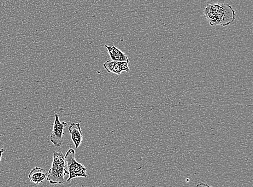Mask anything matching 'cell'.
I'll list each match as a JSON object with an SVG mask.
<instances>
[{
    "label": "cell",
    "instance_id": "cell-9",
    "mask_svg": "<svg viewBox=\"0 0 253 187\" xmlns=\"http://www.w3.org/2000/svg\"><path fill=\"white\" fill-rule=\"evenodd\" d=\"M195 187H214L204 183H199Z\"/></svg>",
    "mask_w": 253,
    "mask_h": 187
},
{
    "label": "cell",
    "instance_id": "cell-2",
    "mask_svg": "<svg viewBox=\"0 0 253 187\" xmlns=\"http://www.w3.org/2000/svg\"><path fill=\"white\" fill-rule=\"evenodd\" d=\"M66 167L65 155L62 151L53 152L52 166L49 169L47 180L51 184H63L66 182V175H69Z\"/></svg>",
    "mask_w": 253,
    "mask_h": 187
},
{
    "label": "cell",
    "instance_id": "cell-5",
    "mask_svg": "<svg viewBox=\"0 0 253 187\" xmlns=\"http://www.w3.org/2000/svg\"><path fill=\"white\" fill-rule=\"evenodd\" d=\"M104 69L108 73H114L120 76L123 72H130V68L128 63L108 60L103 64Z\"/></svg>",
    "mask_w": 253,
    "mask_h": 187
},
{
    "label": "cell",
    "instance_id": "cell-1",
    "mask_svg": "<svg viewBox=\"0 0 253 187\" xmlns=\"http://www.w3.org/2000/svg\"><path fill=\"white\" fill-rule=\"evenodd\" d=\"M203 13L211 26L226 27L232 24L236 19V13L232 6L223 3L208 4Z\"/></svg>",
    "mask_w": 253,
    "mask_h": 187
},
{
    "label": "cell",
    "instance_id": "cell-6",
    "mask_svg": "<svg viewBox=\"0 0 253 187\" xmlns=\"http://www.w3.org/2000/svg\"><path fill=\"white\" fill-rule=\"evenodd\" d=\"M70 137L76 148H78L83 140V134L80 123H72L68 127Z\"/></svg>",
    "mask_w": 253,
    "mask_h": 187
},
{
    "label": "cell",
    "instance_id": "cell-3",
    "mask_svg": "<svg viewBox=\"0 0 253 187\" xmlns=\"http://www.w3.org/2000/svg\"><path fill=\"white\" fill-rule=\"evenodd\" d=\"M75 151L73 149H69L65 155L66 167L69 173L67 182L74 178H87L86 173L87 168L75 159Z\"/></svg>",
    "mask_w": 253,
    "mask_h": 187
},
{
    "label": "cell",
    "instance_id": "cell-8",
    "mask_svg": "<svg viewBox=\"0 0 253 187\" xmlns=\"http://www.w3.org/2000/svg\"><path fill=\"white\" fill-rule=\"evenodd\" d=\"M48 175L44 169L35 167L31 169L28 177L32 183L38 185L42 183L48 177Z\"/></svg>",
    "mask_w": 253,
    "mask_h": 187
},
{
    "label": "cell",
    "instance_id": "cell-7",
    "mask_svg": "<svg viewBox=\"0 0 253 187\" xmlns=\"http://www.w3.org/2000/svg\"><path fill=\"white\" fill-rule=\"evenodd\" d=\"M105 48L107 49L108 54L110 57L111 60L118 62H126L129 63L130 60L128 56L113 44L112 46L107 45H105Z\"/></svg>",
    "mask_w": 253,
    "mask_h": 187
},
{
    "label": "cell",
    "instance_id": "cell-10",
    "mask_svg": "<svg viewBox=\"0 0 253 187\" xmlns=\"http://www.w3.org/2000/svg\"><path fill=\"white\" fill-rule=\"evenodd\" d=\"M4 152V149H1V150H0V162H1L2 159V156H3V154Z\"/></svg>",
    "mask_w": 253,
    "mask_h": 187
},
{
    "label": "cell",
    "instance_id": "cell-11",
    "mask_svg": "<svg viewBox=\"0 0 253 187\" xmlns=\"http://www.w3.org/2000/svg\"><path fill=\"white\" fill-rule=\"evenodd\" d=\"M2 136H3V135H2V134H0V137H1Z\"/></svg>",
    "mask_w": 253,
    "mask_h": 187
},
{
    "label": "cell",
    "instance_id": "cell-4",
    "mask_svg": "<svg viewBox=\"0 0 253 187\" xmlns=\"http://www.w3.org/2000/svg\"><path fill=\"white\" fill-rule=\"evenodd\" d=\"M68 125L66 122H61L58 115L56 114L52 130L50 134V141L56 147H60L64 141V129Z\"/></svg>",
    "mask_w": 253,
    "mask_h": 187
}]
</instances>
